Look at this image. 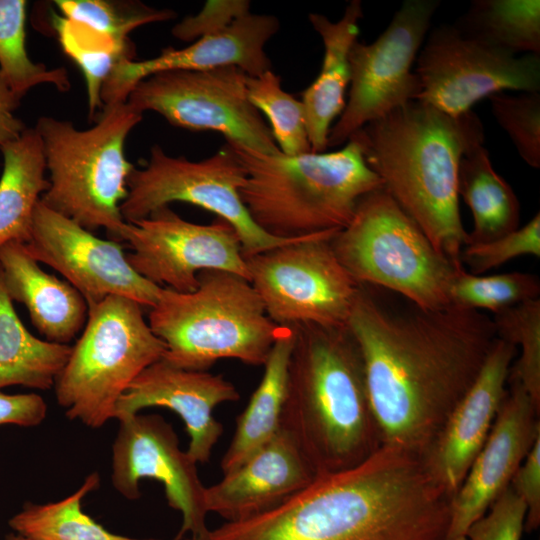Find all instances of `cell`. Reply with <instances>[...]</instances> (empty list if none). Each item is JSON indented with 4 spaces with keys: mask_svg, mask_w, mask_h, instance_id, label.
Segmentation results:
<instances>
[{
    "mask_svg": "<svg viewBox=\"0 0 540 540\" xmlns=\"http://www.w3.org/2000/svg\"><path fill=\"white\" fill-rule=\"evenodd\" d=\"M347 326L361 350L382 444L423 457L497 338L492 318L451 303L425 309L360 284Z\"/></svg>",
    "mask_w": 540,
    "mask_h": 540,
    "instance_id": "cell-1",
    "label": "cell"
},
{
    "mask_svg": "<svg viewBox=\"0 0 540 540\" xmlns=\"http://www.w3.org/2000/svg\"><path fill=\"white\" fill-rule=\"evenodd\" d=\"M450 501L420 456L383 444L271 510L210 530L209 540H446Z\"/></svg>",
    "mask_w": 540,
    "mask_h": 540,
    "instance_id": "cell-2",
    "label": "cell"
},
{
    "mask_svg": "<svg viewBox=\"0 0 540 540\" xmlns=\"http://www.w3.org/2000/svg\"><path fill=\"white\" fill-rule=\"evenodd\" d=\"M349 139L357 142L383 189L436 250L460 262L468 232L460 217L458 171L466 149L484 139L479 117L473 111L452 117L415 100L364 125Z\"/></svg>",
    "mask_w": 540,
    "mask_h": 540,
    "instance_id": "cell-3",
    "label": "cell"
},
{
    "mask_svg": "<svg viewBox=\"0 0 540 540\" xmlns=\"http://www.w3.org/2000/svg\"><path fill=\"white\" fill-rule=\"evenodd\" d=\"M292 328L282 428L316 476L352 468L383 445L359 345L348 326Z\"/></svg>",
    "mask_w": 540,
    "mask_h": 540,
    "instance_id": "cell-4",
    "label": "cell"
},
{
    "mask_svg": "<svg viewBox=\"0 0 540 540\" xmlns=\"http://www.w3.org/2000/svg\"><path fill=\"white\" fill-rule=\"evenodd\" d=\"M242 163L240 196L250 217L267 234L297 238L341 230L358 201L382 187L356 141L332 152L264 154L226 142Z\"/></svg>",
    "mask_w": 540,
    "mask_h": 540,
    "instance_id": "cell-5",
    "label": "cell"
},
{
    "mask_svg": "<svg viewBox=\"0 0 540 540\" xmlns=\"http://www.w3.org/2000/svg\"><path fill=\"white\" fill-rule=\"evenodd\" d=\"M127 102L104 105L96 124L79 130L72 122L42 116L38 132L49 172L41 202L85 229H105L108 239L124 242L127 222L121 204L135 168L125 155L130 131L142 120Z\"/></svg>",
    "mask_w": 540,
    "mask_h": 540,
    "instance_id": "cell-6",
    "label": "cell"
},
{
    "mask_svg": "<svg viewBox=\"0 0 540 540\" xmlns=\"http://www.w3.org/2000/svg\"><path fill=\"white\" fill-rule=\"evenodd\" d=\"M189 293L163 287L148 315L153 333L166 345L169 364L207 371L220 359L264 365L280 326L267 316L251 283L223 270L198 274Z\"/></svg>",
    "mask_w": 540,
    "mask_h": 540,
    "instance_id": "cell-7",
    "label": "cell"
},
{
    "mask_svg": "<svg viewBox=\"0 0 540 540\" xmlns=\"http://www.w3.org/2000/svg\"><path fill=\"white\" fill-rule=\"evenodd\" d=\"M330 243L359 284L384 288L425 309L450 304L449 287L461 262L437 251L383 187L358 201L351 221Z\"/></svg>",
    "mask_w": 540,
    "mask_h": 540,
    "instance_id": "cell-8",
    "label": "cell"
},
{
    "mask_svg": "<svg viewBox=\"0 0 540 540\" xmlns=\"http://www.w3.org/2000/svg\"><path fill=\"white\" fill-rule=\"evenodd\" d=\"M88 307L82 334L54 388L67 418L100 428L114 419L119 398L145 368L163 357L166 345L134 300L108 296Z\"/></svg>",
    "mask_w": 540,
    "mask_h": 540,
    "instance_id": "cell-9",
    "label": "cell"
},
{
    "mask_svg": "<svg viewBox=\"0 0 540 540\" xmlns=\"http://www.w3.org/2000/svg\"><path fill=\"white\" fill-rule=\"evenodd\" d=\"M245 179V169L227 143L200 161L172 157L154 145L147 163L134 168L128 178V195L121 204V214L129 223L176 201L199 206L233 226L244 258L304 237L277 238L259 228L240 196Z\"/></svg>",
    "mask_w": 540,
    "mask_h": 540,
    "instance_id": "cell-10",
    "label": "cell"
},
{
    "mask_svg": "<svg viewBox=\"0 0 540 540\" xmlns=\"http://www.w3.org/2000/svg\"><path fill=\"white\" fill-rule=\"evenodd\" d=\"M332 230L245 258L250 283L278 326H347L360 284L336 257Z\"/></svg>",
    "mask_w": 540,
    "mask_h": 540,
    "instance_id": "cell-11",
    "label": "cell"
},
{
    "mask_svg": "<svg viewBox=\"0 0 540 540\" xmlns=\"http://www.w3.org/2000/svg\"><path fill=\"white\" fill-rule=\"evenodd\" d=\"M247 76L235 66L160 72L141 80L126 102L141 114L157 112L173 126L216 132L226 142L276 154L269 125L249 101Z\"/></svg>",
    "mask_w": 540,
    "mask_h": 540,
    "instance_id": "cell-12",
    "label": "cell"
},
{
    "mask_svg": "<svg viewBox=\"0 0 540 540\" xmlns=\"http://www.w3.org/2000/svg\"><path fill=\"white\" fill-rule=\"evenodd\" d=\"M439 3L406 0L374 42L353 44L349 97L329 131L327 148L345 144L364 125L417 100L420 82L411 68Z\"/></svg>",
    "mask_w": 540,
    "mask_h": 540,
    "instance_id": "cell-13",
    "label": "cell"
},
{
    "mask_svg": "<svg viewBox=\"0 0 540 540\" xmlns=\"http://www.w3.org/2000/svg\"><path fill=\"white\" fill-rule=\"evenodd\" d=\"M416 60L417 100L452 117L505 90H540V54L508 53L463 35L454 25L434 28Z\"/></svg>",
    "mask_w": 540,
    "mask_h": 540,
    "instance_id": "cell-14",
    "label": "cell"
},
{
    "mask_svg": "<svg viewBox=\"0 0 540 540\" xmlns=\"http://www.w3.org/2000/svg\"><path fill=\"white\" fill-rule=\"evenodd\" d=\"M124 242L132 250L126 258L133 269L161 287L193 292L205 270L231 272L250 282L240 238L219 217L208 225L196 224L162 207L127 223Z\"/></svg>",
    "mask_w": 540,
    "mask_h": 540,
    "instance_id": "cell-15",
    "label": "cell"
},
{
    "mask_svg": "<svg viewBox=\"0 0 540 540\" xmlns=\"http://www.w3.org/2000/svg\"><path fill=\"white\" fill-rule=\"evenodd\" d=\"M112 445L111 481L124 498L141 497L143 479L159 481L168 505L180 512L182 525L175 539L190 537L208 540L205 489L197 463L179 447L172 425L158 414H136L119 420Z\"/></svg>",
    "mask_w": 540,
    "mask_h": 540,
    "instance_id": "cell-16",
    "label": "cell"
},
{
    "mask_svg": "<svg viewBox=\"0 0 540 540\" xmlns=\"http://www.w3.org/2000/svg\"><path fill=\"white\" fill-rule=\"evenodd\" d=\"M39 263L58 271L88 306L121 296L141 306L155 305L163 287L129 264L121 243L95 236L75 221L44 205L36 206L30 237L24 244Z\"/></svg>",
    "mask_w": 540,
    "mask_h": 540,
    "instance_id": "cell-17",
    "label": "cell"
},
{
    "mask_svg": "<svg viewBox=\"0 0 540 540\" xmlns=\"http://www.w3.org/2000/svg\"><path fill=\"white\" fill-rule=\"evenodd\" d=\"M508 382L490 433L451 498L446 540L464 536L487 512L540 437V408L518 382Z\"/></svg>",
    "mask_w": 540,
    "mask_h": 540,
    "instance_id": "cell-18",
    "label": "cell"
},
{
    "mask_svg": "<svg viewBox=\"0 0 540 540\" xmlns=\"http://www.w3.org/2000/svg\"><path fill=\"white\" fill-rule=\"evenodd\" d=\"M239 399V392L223 375L182 369L161 358L129 385L116 404L114 419L119 421L150 407L172 410L183 420L189 435L187 453L197 464H205L223 433L214 409Z\"/></svg>",
    "mask_w": 540,
    "mask_h": 540,
    "instance_id": "cell-19",
    "label": "cell"
},
{
    "mask_svg": "<svg viewBox=\"0 0 540 540\" xmlns=\"http://www.w3.org/2000/svg\"><path fill=\"white\" fill-rule=\"evenodd\" d=\"M279 29L280 22L275 16L250 12L224 30L204 36L182 49L167 47L151 59L124 60L116 65L102 87L103 105L126 102L141 80L165 71L235 66L248 76L260 75L271 69L265 46Z\"/></svg>",
    "mask_w": 540,
    "mask_h": 540,
    "instance_id": "cell-20",
    "label": "cell"
},
{
    "mask_svg": "<svg viewBox=\"0 0 540 540\" xmlns=\"http://www.w3.org/2000/svg\"><path fill=\"white\" fill-rule=\"evenodd\" d=\"M516 353L515 345L496 338L473 384L422 457L432 479L451 498L490 433Z\"/></svg>",
    "mask_w": 540,
    "mask_h": 540,
    "instance_id": "cell-21",
    "label": "cell"
},
{
    "mask_svg": "<svg viewBox=\"0 0 540 540\" xmlns=\"http://www.w3.org/2000/svg\"><path fill=\"white\" fill-rule=\"evenodd\" d=\"M315 477L291 435L281 427L243 464L206 487L205 507L226 522L245 520L277 507Z\"/></svg>",
    "mask_w": 540,
    "mask_h": 540,
    "instance_id": "cell-22",
    "label": "cell"
},
{
    "mask_svg": "<svg viewBox=\"0 0 540 540\" xmlns=\"http://www.w3.org/2000/svg\"><path fill=\"white\" fill-rule=\"evenodd\" d=\"M0 269L9 298L27 308L45 340L68 344L83 330L89 311L84 297L68 282L42 270L23 243L0 246Z\"/></svg>",
    "mask_w": 540,
    "mask_h": 540,
    "instance_id": "cell-23",
    "label": "cell"
},
{
    "mask_svg": "<svg viewBox=\"0 0 540 540\" xmlns=\"http://www.w3.org/2000/svg\"><path fill=\"white\" fill-rule=\"evenodd\" d=\"M362 17L360 0L350 1L336 22L319 13L308 15L324 46L320 72L301 94L313 153L325 152L332 123L345 107V93L350 84L349 53L357 41Z\"/></svg>",
    "mask_w": 540,
    "mask_h": 540,
    "instance_id": "cell-24",
    "label": "cell"
},
{
    "mask_svg": "<svg viewBox=\"0 0 540 540\" xmlns=\"http://www.w3.org/2000/svg\"><path fill=\"white\" fill-rule=\"evenodd\" d=\"M293 343L294 329L280 326L263 365L265 370L261 382L236 420L232 441L220 462L223 474L243 464L281 429Z\"/></svg>",
    "mask_w": 540,
    "mask_h": 540,
    "instance_id": "cell-25",
    "label": "cell"
},
{
    "mask_svg": "<svg viewBox=\"0 0 540 540\" xmlns=\"http://www.w3.org/2000/svg\"><path fill=\"white\" fill-rule=\"evenodd\" d=\"M0 152V246L10 241L26 244L36 206L49 188L42 141L35 128H26L2 144Z\"/></svg>",
    "mask_w": 540,
    "mask_h": 540,
    "instance_id": "cell-26",
    "label": "cell"
},
{
    "mask_svg": "<svg viewBox=\"0 0 540 540\" xmlns=\"http://www.w3.org/2000/svg\"><path fill=\"white\" fill-rule=\"evenodd\" d=\"M483 141L472 143L459 164L458 194L473 216V229L467 235L466 245L497 239L516 230L520 221L518 198L494 170Z\"/></svg>",
    "mask_w": 540,
    "mask_h": 540,
    "instance_id": "cell-27",
    "label": "cell"
},
{
    "mask_svg": "<svg viewBox=\"0 0 540 540\" xmlns=\"http://www.w3.org/2000/svg\"><path fill=\"white\" fill-rule=\"evenodd\" d=\"M71 348L39 339L27 330L7 294L0 269V390L14 385L49 390Z\"/></svg>",
    "mask_w": 540,
    "mask_h": 540,
    "instance_id": "cell-28",
    "label": "cell"
},
{
    "mask_svg": "<svg viewBox=\"0 0 540 540\" xmlns=\"http://www.w3.org/2000/svg\"><path fill=\"white\" fill-rule=\"evenodd\" d=\"M463 35L517 55L540 54L539 0H478L454 25Z\"/></svg>",
    "mask_w": 540,
    "mask_h": 540,
    "instance_id": "cell-29",
    "label": "cell"
},
{
    "mask_svg": "<svg viewBox=\"0 0 540 540\" xmlns=\"http://www.w3.org/2000/svg\"><path fill=\"white\" fill-rule=\"evenodd\" d=\"M100 484L97 472L90 473L69 496L44 504L26 502L9 519L10 527L31 540H160L133 538L112 533L82 510V500Z\"/></svg>",
    "mask_w": 540,
    "mask_h": 540,
    "instance_id": "cell-30",
    "label": "cell"
},
{
    "mask_svg": "<svg viewBox=\"0 0 540 540\" xmlns=\"http://www.w3.org/2000/svg\"><path fill=\"white\" fill-rule=\"evenodd\" d=\"M52 28L64 53L81 70L88 95L89 117L103 109L102 87L117 64L134 60V43L100 33L82 23L51 13Z\"/></svg>",
    "mask_w": 540,
    "mask_h": 540,
    "instance_id": "cell-31",
    "label": "cell"
},
{
    "mask_svg": "<svg viewBox=\"0 0 540 540\" xmlns=\"http://www.w3.org/2000/svg\"><path fill=\"white\" fill-rule=\"evenodd\" d=\"M27 1L0 0V72L21 99L33 87L48 83L66 92L71 83L65 68L35 63L26 49Z\"/></svg>",
    "mask_w": 540,
    "mask_h": 540,
    "instance_id": "cell-32",
    "label": "cell"
},
{
    "mask_svg": "<svg viewBox=\"0 0 540 540\" xmlns=\"http://www.w3.org/2000/svg\"><path fill=\"white\" fill-rule=\"evenodd\" d=\"M246 88L249 101L267 117L282 154L297 156L312 152L303 104L282 88L279 75L270 69L257 76H247Z\"/></svg>",
    "mask_w": 540,
    "mask_h": 540,
    "instance_id": "cell-33",
    "label": "cell"
},
{
    "mask_svg": "<svg viewBox=\"0 0 540 540\" xmlns=\"http://www.w3.org/2000/svg\"><path fill=\"white\" fill-rule=\"evenodd\" d=\"M497 337L517 348L508 381L518 382L540 408V299H532L493 314Z\"/></svg>",
    "mask_w": 540,
    "mask_h": 540,
    "instance_id": "cell-34",
    "label": "cell"
},
{
    "mask_svg": "<svg viewBox=\"0 0 540 540\" xmlns=\"http://www.w3.org/2000/svg\"><path fill=\"white\" fill-rule=\"evenodd\" d=\"M451 304L493 314L519 303L537 299L540 282L537 276L524 272H510L488 276L475 275L464 266L456 271L449 287Z\"/></svg>",
    "mask_w": 540,
    "mask_h": 540,
    "instance_id": "cell-35",
    "label": "cell"
},
{
    "mask_svg": "<svg viewBox=\"0 0 540 540\" xmlns=\"http://www.w3.org/2000/svg\"><path fill=\"white\" fill-rule=\"evenodd\" d=\"M54 3L65 18L122 40L142 25L176 17L171 9H156L140 1L56 0Z\"/></svg>",
    "mask_w": 540,
    "mask_h": 540,
    "instance_id": "cell-36",
    "label": "cell"
},
{
    "mask_svg": "<svg viewBox=\"0 0 540 540\" xmlns=\"http://www.w3.org/2000/svg\"><path fill=\"white\" fill-rule=\"evenodd\" d=\"M492 113L506 131L520 157L531 167H540V93L504 92L488 97Z\"/></svg>",
    "mask_w": 540,
    "mask_h": 540,
    "instance_id": "cell-37",
    "label": "cell"
},
{
    "mask_svg": "<svg viewBox=\"0 0 540 540\" xmlns=\"http://www.w3.org/2000/svg\"><path fill=\"white\" fill-rule=\"evenodd\" d=\"M540 256V214L522 227L485 243L469 244L460 253V262L471 274L481 275L520 256Z\"/></svg>",
    "mask_w": 540,
    "mask_h": 540,
    "instance_id": "cell-38",
    "label": "cell"
},
{
    "mask_svg": "<svg viewBox=\"0 0 540 540\" xmlns=\"http://www.w3.org/2000/svg\"><path fill=\"white\" fill-rule=\"evenodd\" d=\"M526 506L509 486L467 530L469 540H520Z\"/></svg>",
    "mask_w": 540,
    "mask_h": 540,
    "instance_id": "cell-39",
    "label": "cell"
},
{
    "mask_svg": "<svg viewBox=\"0 0 540 540\" xmlns=\"http://www.w3.org/2000/svg\"><path fill=\"white\" fill-rule=\"evenodd\" d=\"M250 13L245 0H210L200 12L178 22L172 29L175 38L190 42L224 30L235 20Z\"/></svg>",
    "mask_w": 540,
    "mask_h": 540,
    "instance_id": "cell-40",
    "label": "cell"
},
{
    "mask_svg": "<svg viewBox=\"0 0 540 540\" xmlns=\"http://www.w3.org/2000/svg\"><path fill=\"white\" fill-rule=\"evenodd\" d=\"M509 486L525 503L524 531L536 530L540 524V437L514 473Z\"/></svg>",
    "mask_w": 540,
    "mask_h": 540,
    "instance_id": "cell-41",
    "label": "cell"
},
{
    "mask_svg": "<svg viewBox=\"0 0 540 540\" xmlns=\"http://www.w3.org/2000/svg\"><path fill=\"white\" fill-rule=\"evenodd\" d=\"M47 414V404L36 393L6 394L0 390V425H39Z\"/></svg>",
    "mask_w": 540,
    "mask_h": 540,
    "instance_id": "cell-42",
    "label": "cell"
},
{
    "mask_svg": "<svg viewBox=\"0 0 540 540\" xmlns=\"http://www.w3.org/2000/svg\"><path fill=\"white\" fill-rule=\"evenodd\" d=\"M21 100L0 72V146L15 140L26 129L24 122L15 115Z\"/></svg>",
    "mask_w": 540,
    "mask_h": 540,
    "instance_id": "cell-43",
    "label": "cell"
},
{
    "mask_svg": "<svg viewBox=\"0 0 540 540\" xmlns=\"http://www.w3.org/2000/svg\"><path fill=\"white\" fill-rule=\"evenodd\" d=\"M6 540H31V539L15 533V534H8L6 537Z\"/></svg>",
    "mask_w": 540,
    "mask_h": 540,
    "instance_id": "cell-44",
    "label": "cell"
},
{
    "mask_svg": "<svg viewBox=\"0 0 540 540\" xmlns=\"http://www.w3.org/2000/svg\"><path fill=\"white\" fill-rule=\"evenodd\" d=\"M174 540H198V539H195L193 537H182V538H179V539H174ZM209 540V539H208Z\"/></svg>",
    "mask_w": 540,
    "mask_h": 540,
    "instance_id": "cell-45",
    "label": "cell"
},
{
    "mask_svg": "<svg viewBox=\"0 0 540 540\" xmlns=\"http://www.w3.org/2000/svg\"><path fill=\"white\" fill-rule=\"evenodd\" d=\"M453 540H469V539L466 537V535H464V536L457 537Z\"/></svg>",
    "mask_w": 540,
    "mask_h": 540,
    "instance_id": "cell-46",
    "label": "cell"
}]
</instances>
